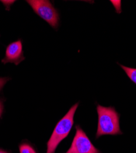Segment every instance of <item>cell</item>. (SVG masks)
I'll return each instance as SVG.
<instances>
[{
  "instance_id": "6da1fadb",
  "label": "cell",
  "mask_w": 136,
  "mask_h": 153,
  "mask_svg": "<svg viewBox=\"0 0 136 153\" xmlns=\"http://www.w3.org/2000/svg\"><path fill=\"white\" fill-rule=\"evenodd\" d=\"M98 114L97 129L96 138L104 135H121L120 127V114L114 107H106L97 105Z\"/></svg>"
},
{
  "instance_id": "7a4b0ae2",
  "label": "cell",
  "mask_w": 136,
  "mask_h": 153,
  "mask_svg": "<svg viewBox=\"0 0 136 153\" xmlns=\"http://www.w3.org/2000/svg\"><path fill=\"white\" fill-rule=\"evenodd\" d=\"M78 107L79 103L74 105L57 123L47 142L46 153H55L60 142L69 135L74 124V117Z\"/></svg>"
},
{
  "instance_id": "3957f363",
  "label": "cell",
  "mask_w": 136,
  "mask_h": 153,
  "mask_svg": "<svg viewBox=\"0 0 136 153\" xmlns=\"http://www.w3.org/2000/svg\"><path fill=\"white\" fill-rule=\"evenodd\" d=\"M27 2L34 11L46 21L54 28H56L59 23V14L52 3L47 0H29Z\"/></svg>"
},
{
  "instance_id": "277c9868",
  "label": "cell",
  "mask_w": 136,
  "mask_h": 153,
  "mask_svg": "<svg viewBox=\"0 0 136 153\" xmlns=\"http://www.w3.org/2000/svg\"><path fill=\"white\" fill-rule=\"evenodd\" d=\"M76 133L71 146L66 153H101L91 143L80 126H76Z\"/></svg>"
},
{
  "instance_id": "5b68a950",
  "label": "cell",
  "mask_w": 136,
  "mask_h": 153,
  "mask_svg": "<svg viewBox=\"0 0 136 153\" xmlns=\"http://www.w3.org/2000/svg\"><path fill=\"white\" fill-rule=\"evenodd\" d=\"M25 59L23 52V47L21 41H17L10 43L7 47L5 57L2 59V62L14 63L18 65Z\"/></svg>"
},
{
  "instance_id": "8992f818",
  "label": "cell",
  "mask_w": 136,
  "mask_h": 153,
  "mask_svg": "<svg viewBox=\"0 0 136 153\" xmlns=\"http://www.w3.org/2000/svg\"><path fill=\"white\" fill-rule=\"evenodd\" d=\"M120 66L125 72L130 80L136 85V69L128 68L121 65H120Z\"/></svg>"
},
{
  "instance_id": "52a82bcc",
  "label": "cell",
  "mask_w": 136,
  "mask_h": 153,
  "mask_svg": "<svg viewBox=\"0 0 136 153\" xmlns=\"http://www.w3.org/2000/svg\"><path fill=\"white\" fill-rule=\"evenodd\" d=\"M20 153H37L34 148L28 143H23L19 146Z\"/></svg>"
},
{
  "instance_id": "ba28073f",
  "label": "cell",
  "mask_w": 136,
  "mask_h": 153,
  "mask_svg": "<svg viewBox=\"0 0 136 153\" xmlns=\"http://www.w3.org/2000/svg\"><path fill=\"white\" fill-rule=\"evenodd\" d=\"M9 80V79L7 77H4V78L0 77V91L2 90L3 86L5 85V84L7 82V81Z\"/></svg>"
},
{
  "instance_id": "9c48e42d",
  "label": "cell",
  "mask_w": 136,
  "mask_h": 153,
  "mask_svg": "<svg viewBox=\"0 0 136 153\" xmlns=\"http://www.w3.org/2000/svg\"><path fill=\"white\" fill-rule=\"evenodd\" d=\"M3 109H4V106H3V104L1 100L0 99V118H1L3 112Z\"/></svg>"
},
{
  "instance_id": "30bf717a",
  "label": "cell",
  "mask_w": 136,
  "mask_h": 153,
  "mask_svg": "<svg viewBox=\"0 0 136 153\" xmlns=\"http://www.w3.org/2000/svg\"><path fill=\"white\" fill-rule=\"evenodd\" d=\"M4 5H6L7 7L9 6L10 4H12L14 1H1Z\"/></svg>"
},
{
  "instance_id": "8fae6325",
  "label": "cell",
  "mask_w": 136,
  "mask_h": 153,
  "mask_svg": "<svg viewBox=\"0 0 136 153\" xmlns=\"http://www.w3.org/2000/svg\"><path fill=\"white\" fill-rule=\"evenodd\" d=\"M0 153H9V152H8L7 151H6L3 149L0 148Z\"/></svg>"
}]
</instances>
